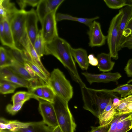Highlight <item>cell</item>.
Here are the masks:
<instances>
[{"label": "cell", "instance_id": "obj_1", "mask_svg": "<svg viewBox=\"0 0 132 132\" xmlns=\"http://www.w3.org/2000/svg\"><path fill=\"white\" fill-rule=\"evenodd\" d=\"M46 55L56 57L69 72L73 79L80 87L86 86L78 72L71 51V46L64 39L59 36L45 44Z\"/></svg>", "mask_w": 132, "mask_h": 132}, {"label": "cell", "instance_id": "obj_2", "mask_svg": "<svg viewBox=\"0 0 132 132\" xmlns=\"http://www.w3.org/2000/svg\"><path fill=\"white\" fill-rule=\"evenodd\" d=\"M83 101V108L98 118L107 105L110 98L114 97L108 89H97L80 87Z\"/></svg>", "mask_w": 132, "mask_h": 132}, {"label": "cell", "instance_id": "obj_3", "mask_svg": "<svg viewBox=\"0 0 132 132\" xmlns=\"http://www.w3.org/2000/svg\"><path fill=\"white\" fill-rule=\"evenodd\" d=\"M48 84L57 96L68 102L72 98L73 87L63 72L59 69H54L50 74Z\"/></svg>", "mask_w": 132, "mask_h": 132}, {"label": "cell", "instance_id": "obj_4", "mask_svg": "<svg viewBox=\"0 0 132 132\" xmlns=\"http://www.w3.org/2000/svg\"><path fill=\"white\" fill-rule=\"evenodd\" d=\"M68 102L56 96L53 104L59 124L63 132H74L76 125L69 108Z\"/></svg>", "mask_w": 132, "mask_h": 132}, {"label": "cell", "instance_id": "obj_5", "mask_svg": "<svg viewBox=\"0 0 132 132\" xmlns=\"http://www.w3.org/2000/svg\"><path fill=\"white\" fill-rule=\"evenodd\" d=\"M27 13V11L24 10H19L9 22L15 46L22 50V42L26 34V20Z\"/></svg>", "mask_w": 132, "mask_h": 132}, {"label": "cell", "instance_id": "obj_6", "mask_svg": "<svg viewBox=\"0 0 132 132\" xmlns=\"http://www.w3.org/2000/svg\"><path fill=\"white\" fill-rule=\"evenodd\" d=\"M123 15L121 9L111 20L107 36V44L109 53L111 57L116 60L118 58V51L116 49L119 25Z\"/></svg>", "mask_w": 132, "mask_h": 132}, {"label": "cell", "instance_id": "obj_7", "mask_svg": "<svg viewBox=\"0 0 132 132\" xmlns=\"http://www.w3.org/2000/svg\"><path fill=\"white\" fill-rule=\"evenodd\" d=\"M55 10L47 14L42 23L41 30L42 35L45 43H49L58 37Z\"/></svg>", "mask_w": 132, "mask_h": 132}, {"label": "cell", "instance_id": "obj_8", "mask_svg": "<svg viewBox=\"0 0 132 132\" xmlns=\"http://www.w3.org/2000/svg\"><path fill=\"white\" fill-rule=\"evenodd\" d=\"M39 101V110L43 123L50 127L59 126L53 104L44 100Z\"/></svg>", "mask_w": 132, "mask_h": 132}, {"label": "cell", "instance_id": "obj_9", "mask_svg": "<svg viewBox=\"0 0 132 132\" xmlns=\"http://www.w3.org/2000/svg\"><path fill=\"white\" fill-rule=\"evenodd\" d=\"M21 45L25 58L35 64L48 77L50 74L43 64L40 57L36 51L34 46L26 33V36L22 40Z\"/></svg>", "mask_w": 132, "mask_h": 132}, {"label": "cell", "instance_id": "obj_10", "mask_svg": "<svg viewBox=\"0 0 132 132\" xmlns=\"http://www.w3.org/2000/svg\"><path fill=\"white\" fill-rule=\"evenodd\" d=\"M132 111L126 113L118 112L111 123L108 132H127L132 128V119L130 117Z\"/></svg>", "mask_w": 132, "mask_h": 132}, {"label": "cell", "instance_id": "obj_11", "mask_svg": "<svg viewBox=\"0 0 132 132\" xmlns=\"http://www.w3.org/2000/svg\"><path fill=\"white\" fill-rule=\"evenodd\" d=\"M89 27L87 34L89 40V46L93 47L101 46L104 45L107 39V36L103 34L100 23L95 20Z\"/></svg>", "mask_w": 132, "mask_h": 132}, {"label": "cell", "instance_id": "obj_12", "mask_svg": "<svg viewBox=\"0 0 132 132\" xmlns=\"http://www.w3.org/2000/svg\"><path fill=\"white\" fill-rule=\"evenodd\" d=\"M10 57V64L6 67L15 74L30 82L34 86H37L41 84L42 80L39 77L34 78L31 77L25 69L23 64Z\"/></svg>", "mask_w": 132, "mask_h": 132}, {"label": "cell", "instance_id": "obj_13", "mask_svg": "<svg viewBox=\"0 0 132 132\" xmlns=\"http://www.w3.org/2000/svg\"><path fill=\"white\" fill-rule=\"evenodd\" d=\"M38 20L36 11L34 9L27 11L26 20V31L33 45L39 32L37 25Z\"/></svg>", "mask_w": 132, "mask_h": 132}, {"label": "cell", "instance_id": "obj_14", "mask_svg": "<svg viewBox=\"0 0 132 132\" xmlns=\"http://www.w3.org/2000/svg\"><path fill=\"white\" fill-rule=\"evenodd\" d=\"M64 0H41L36 11L41 23L45 16L49 13L57 10Z\"/></svg>", "mask_w": 132, "mask_h": 132}, {"label": "cell", "instance_id": "obj_15", "mask_svg": "<svg viewBox=\"0 0 132 132\" xmlns=\"http://www.w3.org/2000/svg\"><path fill=\"white\" fill-rule=\"evenodd\" d=\"M0 81L11 82L19 87L27 88L28 89L32 87L31 83L19 76L6 67L0 68Z\"/></svg>", "mask_w": 132, "mask_h": 132}, {"label": "cell", "instance_id": "obj_16", "mask_svg": "<svg viewBox=\"0 0 132 132\" xmlns=\"http://www.w3.org/2000/svg\"><path fill=\"white\" fill-rule=\"evenodd\" d=\"M87 81L90 84L94 82L108 83L115 82L121 78V76L119 73H103L96 74L85 72L81 73Z\"/></svg>", "mask_w": 132, "mask_h": 132}, {"label": "cell", "instance_id": "obj_17", "mask_svg": "<svg viewBox=\"0 0 132 132\" xmlns=\"http://www.w3.org/2000/svg\"><path fill=\"white\" fill-rule=\"evenodd\" d=\"M121 9L123 15L119 25L116 49L118 52L122 49L120 45L125 38L122 33L128 20L132 16V7L127 6Z\"/></svg>", "mask_w": 132, "mask_h": 132}, {"label": "cell", "instance_id": "obj_18", "mask_svg": "<svg viewBox=\"0 0 132 132\" xmlns=\"http://www.w3.org/2000/svg\"><path fill=\"white\" fill-rule=\"evenodd\" d=\"M32 123V122H23L17 120H10L1 117L0 130L7 129L12 132H16L22 129L28 127Z\"/></svg>", "mask_w": 132, "mask_h": 132}, {"label": "cell", "instance_id": "obj_19", "mask_svg": "<svg viewBox=\"0 0 132 132\" xmlns=\"http://www.w3.org/2000/svg\"><path fill=\"white\" fill-rule=\"evenodd\" d=\"M15 4L9 0L0 1V19H6L9 22L18 10Z\"/></svg>", "mask_w": 132, "mask_h": 132}, {"label": "cell", "instance_id": "obj_20", "mask_svg": "<svg viewBox=\"0 0 132 132\" xmlns=\"http://www.w3.org/2000/svg\"><path fill=\"white\" fill-rule=\"evenodd\" d=\"M71 51L73 57L81 69L87 70L89 63L86 50L81 48H74L72 47Z\"/></svg>", "mask_w": 132, "mask_h": 132}, {"label": "cell", "instance_id": "obj_21", "mask_svg": "<svg viewBox=\"0 0 132 132\" xmlns=\"http://www.w3.org/2000/svg\"><path fill=\"white\" fill-rule=\"evenodd\" d=\"M110 54L101 53L97 55L98 60V68L100 71L104 72L112 70L115 64V62L111 60Z\"/></svg>", "mask_w": 132, "mask_h": 132}, {"label": "cell", "instance_id": "obj_22", "mask_svg": "<svg viewBox=\"0 0 132 132\" xmlns=\"http://www.w3.org/2000/svg\"><path fill=\"white\" fill-rule=\"evenodd\" d=\"M3 20L4 33L1 42L2 44L10 48L16 47L15 46L12 32L9 21L6 19Z\"/></svg>", "mask_w": 132, "mask_h": 132}, {"label": "cell", "instance_id": "obj_23", "mask_svg": "<svg viewBox=\"0 0 132 132\" xmlns=\"http://www.w3.org/2000/svg\"><path fill=\"white\" fill-rule=\"evenodd\" d=\"M99 18V17L98 16L90 18H78L68 14L60 13H58L56 15V20L57 21L63 20L75 21L84 24L89 27L94 21Z\"/></svg>", "mask_w": 132, "mask_h": 132}, {"label": "cell", "instance_id": "obj_24", "mask_svg": "<svg viewBox=\"0 0 132 132\" xmlns=\"http://www.w3.org/2000/svg\"><path fill=\"white\" fill-rule=\"evenodd\" d=\"M53 128L48 127L42 121L32 122L29 127L22 129L20 131L21 132H50Z\"/></svg>", "mask_w": 132, "mask_h": 132}, {"label": "cell", "instance_id": "obj_25", "mask_svg": "<svg viewBox=\"0 0 132 132\" xmlns=\"http://www.w3.org/2000/svg\"><path fill=\"white\" fill-rule=\"evenodd\" d=\"M45 44L40 30L39 31L33 45L36 51L40 57L46 55Z\"/></svg>", "mask_w": 132, "mask_h": 132}, {"label": "cell", "instance_id": "obj_26", "mask_svg": "<svg viewBox=\"0 0 132 132\" xmlns=\"http://www.w3.org/2000/svg\"><path fill=\"white\" fill-rule=\"evenodd\" d=\"M118 112L116 109V107L112 106V108L109 112L101 114L99 115L98 118L100 125H104L111 123Z\"/></svg>", "mask_w": 132, "mask_h": 132}, {"label": "cell", "instance_id": "obj_27", "mask_svg": "<svg viewBox=\"0 0 132 132\" xmlns=\"http://www.w3.org/2000/svg\"><path fill=\"white\" fill-rule=\"evenodd\" d=\"M108 91L112 94L117 93L121 95V98L125 97L132 94V84L121 85L112 89H108Z\"/></svg>", "mask_w": 132, "mask_h": 132}, {"label": "cell", "instance_id": "obj_28", "mask_svg": "<svg viewBox=\"0 0 132 132\" xmlns=\"http://www.w3.org/2000/svg\"><path fill=\"white\" fill-rule=\"evenodd\" d=\"M31 98H34L32 95L29 92L26 91L18 92L15 93L12 96V100L13 104L27 101Z\"/></svg>", "mask_w": 132, "mask_h": 132}, {"label": "cell", "instance_id": "obj_29", "mask_svg": "<svg viewBox=\"0 0 132 132\" xmlns=\"http://www.w3.org/2000/svg\"><path fill=\"white\" fill-rule=\"evenodd\" d=\"M43 93L44 100L54 103L56 95L48 84L45 83L43 85Z\"/></svg>", "mask_w": 132, "mask_h": 132}, {"label": "cell", "instance_id": "obj_30", "mask_svg": "<svg viewBox=\"0 0 132 132\" xmlns=\"http://www.w3.org/2000/svg\"><path fill=\"white\" fill-rule=\"evenodd\" d=\"M19 87L17 85L11 82L0 81V92L2 94H4L13 93L15 89Z\"/></svg>", "mask_w": 132, "mask_h": 132}, {"label": "cell", "instance_id": "obj_31", "mask_svg": "<svg viewBox=\"0 0 132 132\" xmlns=\"http://www.w3.org/2000/svg\"><path fill=\"white\" fill-rule=\"evenodd\" d=\"M25 61L28 63L36 75L46 83L48 84V77L35 64L30 61L24 59Z\"/></svg>", "mask_w": 132, "mask_h": 132}, {"label": "cell", "instance_id": "obj_32", "mask_svg": "<svg viewBox=\"0 0 132 132\" xmlns=\"http://www.w3.org/2000/svg\"><path fill=\"white\" fill-rule=\"evenodd\" d=\"M10 58L7 51L2 46L0 47V68L7 67L10 64Z\"/></svg>", "mask_w": 132, "mask_h": 132}, {"label": "cell", "instance_id": "obj_33", "mask_svg": "<svg viewBox=\"0 0 132 132\" xmlns=\"http://www.w3.org/2000/svg\"><path fill=\"white\" fill-rule=\"evenodd\" d=\"M43 85H38L28 89V92L32 95L34 98L38 101L44 100L43 93Z\"/></svg>", "mask_w": 132, "mask_h": 132}, {"label": "cell", "instance_id": "obj_34", "mask_svg": "<svg viewBox=\"0 0 132 132\" xmlns=\"http://www.w3.org/2000/svg\"><path fill=\"white\" fill-rule=\"evenodd\" d=\"M104 1L109 8L118 9L125 6V0H104Z\"/></svg>", "mask_w": 132, "mask_h": 132}, {"label": "cell", "instance_id": "obj_35", "mask_svg": "<svg viewBox=\"0 0 132 132\" xmlns=\"http://www.w3.org/2000/svg\"><path fill=\"white\" fill-rule=\"evenodd\" d=\"M26 101H24L14 104H8L6 106L7 112L12 115L16 114L21 109L24 103Z\"/></svg>", "mask_w": 132, "mask_h": 132}, {"label": "cell", "instance_id": "obj_36", "mask_svg": "<svg viewBox=\"0 0 132 132\" xmlns=\"http://www.w3.org/2000/svg\"><path fill=\"white\" fill-rule=\"evenodd\" d=\"M41 0H20L16 1L21 10H24L27 6L33 7L37 6Z\"/></svg>", "mask_w": 132, "mask_h": 132}, {"label": "cell", "instance_id": "obj_37", "mask_svg": "<svg viewBox=\"0 0 132 132\" xmlns=\"http://www.w3.org/2000/svg\"><path fill=\"white\" fill-rule=\"evenodd\" d=\"M111 123L102 126L94 127H91V129L89 132H108L111 125Z\"/></svg>", "mask_w": 132, "mask_h": 132}, {"label": "cell", "instance_id": "obj_38", "mask_svg": "<svg viewBox=\"0 0 132 132\" xmlns=\"http://www.w3.org/2000/svg\"><path fill=\"white\" fill-rule=\"evenodd\" d=\"M132 35V16L128 20L122 33V35L125 37Z\"/></svg>", "mask_w": 132, "mask_h": 132}, {"label": "cell", "instance_id": "obj_39", "mask_svg": "<svg viewBox=\"0 0 132 132\" xmlns=\"http://www.w3.org/2000/svg\"><path fill=\"white\" fill-rule=\"evenodd\" d=\"M120 47L121 49L126 47L129 50L132 49V35L124 38Z\"/></svg>", "mask_w": 132, "mask_h": 132}, {"label": "cell", "instance_id": "obj_40", "mask_svg": "<svg viewBox=\"0 0 132 132\" xmlns=\"http://www.w3.org/2000/svg\"><path fill=\"white\" fill-rule=\"evenodd\" d=\"M128 103V102H121L116 107V109L119 112L122 113H126L131 112L127 107Z\"/></svg>", "mask_w": 132, "mask_h": 132}, {"label": "cell", "instance_id": "obj_41", "mask_svg": "<svg viewBox=\"0 0 132 132\" xmlns=\"http://www.w3.org/2000/svg\"><path fill=\"white\" fill-rule=\"evenodd\" d=\"M124 70L128 77H132V58L128 60Z\"/></svg>", "mask_w": 132, "mask_h": 132}, {"label": "cell", "instance_id": "obj_42", "mask_svg": "<svg viewBox=\"0 0 132 132\" xmlns=\"http://www.w3.org/2000/svg\"><path fill=\"white\" fill-rule=\"evenodd\" d=\"M88 62L90 65L94 66H97L98 60L97 57H95L93 54H90L88 56Z\"/></svg>", "mask_w": 132, "mask_h": 132}, {"label": "cell", "instance_id": "obj_43", "mask_svg": "<svg viewBox=\"0 0 132 132\" xmlns=\"http://www.w3.org/2000/svg\"><path fill=\"white\" fill-rule=\"evenodd\" d=\"M23 65L25 69L31 77L34 78L38 77L36 75L30 66L25 60Z\"/></svg>", "mask_w": 132, "mask_h": 132}, {"label": "cell", "instance_id": "obj_44", "mask_svg": "<svg viewBox=\"0 0 132 132\" xmlns=\"http://www.w3.org/2000/svg\"><path fill=\"white\" fill-rule=\"evenodd\" d=\"M112 99L111 98H110L109 103L102 113H107L110 111L111 109L112 105Z\"/></svg>", "mask_w": 132, "mask_h": 132}, {"label": "cell", "instance_id": "obj_45", "mask_svg": "<svg viewBox=\"0 0 132 132\" xmlns=\"http://www.w3.org/2000/svg\"><path fill=\"white\" fill-rule=\"evenodd\" d=\"M4 25L3 23V20L0 19V38L1 41L3 39L4 33Z\"/></svg>", "mask_w": 132, "mask_h": 132}, {"label": "cell", "instance_id": "obj_46", "mask_svg": "<svg viewBox=\"0 0 132 132\" xmlns=\"http://www.w3.org/2000/svg\"><path fill=\"white\" fill-rule=\"evenodd\" d=\"M120 99V103L123 102H132V94L125 97L121 98Z\"/></svg>", "mask_w": 132, "mask_h": 132}, {"label": "cell", "instance_id": "obj_47", "mask_svg": "<svg viewBox=\"0 0 132 132\" xmlns=\"http://www.w3.org/2000/svg\"><path fill=\"white\" fill-rule=\"evenodd\" d=\"M113 103L112 106H115L116 108L120 103V99L117 97H115L113 100Z\"/></svg>", "mask_w": 132, "mask_h": 132}, {"label": "cell", "instance_id": "obj_48", "mask_svg": "<svg viewBox=\"0 0 132 132\" xmlns=\"http://www.w3.org/2000/svg\"><path fill=\"white\" fill-rule=\"evenodd\" d=\"M50 132H63L59 126H58L53 128Z\"/></svg>", "mask_w": 132, "mask_h": 132}, {"label": "cell", "instance_id": "obj_49", "mask_svg": "<svg viewBox=\"0 0 132 132\" xmlns=\"http://www.w3.org/2000/svg\"><path fill=\"white\" fill-rule=\"evenodd\" d=\"M125 6L132 7V0H125Z\"/></svg>", "mask_w": 132, "mask_h": 132}, {"label": "cell", "instance_id": "obj_50", "mask_svg": "<svg viewBox=\"0 0 132 132\" xmlns=\"http://www.w3.org/2000/svg\"><path fill=\"white\" fill-rule=\"evenodd\" d=\"M0 132H12L11 131L7 129H5L4 130H0ZM15 132H21V131L19 130L18 131Z\"/></svg>", "mask_w": 132, "mask_h": 132}, {"label": "cell", "instance_id": "obj_51", "mask_svg": "<svg viewBox=\"0 0 132 132\" xmlns=\"http://www.w3.org/2000/svg\"><path fill=\"white\" fill-rule=\"evenodd\" d=\"M130 117L132 119V113L131 114L130 116Z\"/></svg>", "mask_w": 132, "mask_h": 132}]
</instances>
